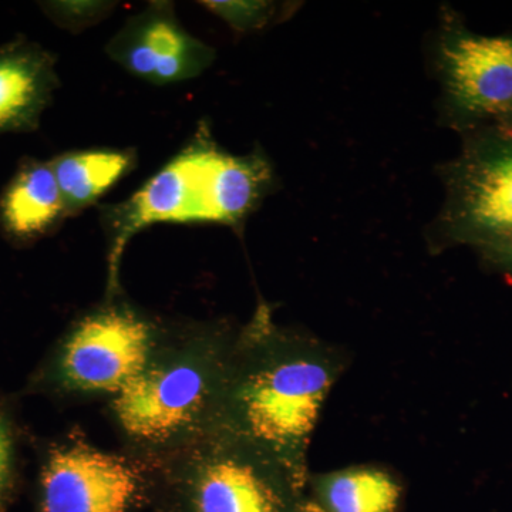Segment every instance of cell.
Masks as SVG:
<instances>
[{
    "label": "cell",
    "instance_id": "16",
    "mask_svg": "<svg viewBox=\"0 0 512 512\" xmlns=\"http://www.w3.org/2000/svg\"><path fill=\"white\" fill-rule=\"evenodd\" d=\"M50 5L53 16L70 29L93 25L114 8L111 2H55Z\"/></svg>",
    "mask_w": 512,
    "mask_h": 512
},
{
    "label": "cell",
    "instance_id": "5",
    "mask_svg": "<svg viewBox=\"0 0 512 512\" xmlns=\"http://www.w3.org/2000/svg\"><path fill=\"white\" fill-rule=\"evenodd\" d=\"M150 500L144 458L94 446L80 433L47 448L36 512H131Z\"/></svg>",
    "mask_w": 512,
    "mask_h": 512
},
{
    "label": "cell",
    "instance_id": "3",
    "mask_svg": "<svg viewBox=\"0 0 512 512\" xmlns=\"http://www.w3.org/2000/svg\"><path fill=\"white\" fill-rule=\"evenodd\" d=\"M144 460L150 500L163 512H299L306 498L275 458L228 434Z\"/></svg>",
    "mask_w": 512,
    "mask_h": 512
},
{
    "label": "cell",
    "instance_id": "13",
    "mask_svg": "<svg viewBox=\"0 0 512 512\" xmlns=\"http://www.w3.org/2000/svg\"><path fill=\"white\" fill-rule=\"evenodd\" d=\"M134 154L123 150L73 151L52 161L67 212L94 204L134 167Z\"/></svg>",
    "mask_w": 512,
    "mask_h": 512
},
{
    "label": "cell",
    "instance_id": "19",
    "mask_svg": "<svg viewBox=\"0 0 512 512\" xmlns=\"http://www.w3.org/2000/svg\"><path fill=\"white\" fill-rule=\"evenodd\" d=\"M299 512H322L319 510L318 507H316L315 504L312 503L311 500H309L308 495H306L305 501H303L301 511Z\"/></svg>",
    "mask_w": 512,
    "mask_h": 512
},
{
    "label": "cell",
    "instance_id": "14",
    "mask_svg": "<svg viewBox=\"0 0 512 512\" xmlns=\"http://www.w3.org/2000/svg\"><path fill=\"white\" fill-rule=\"evenodd\" d=\"M202 5L239 30L259 28L271 12V6L265 2H204Z\"/></svg>",
    "mask_w": 512,
    "mask_h": 512
},
{
    "label": "cell",
    "instance_id": "11",
    "mask_svg": "<svg viewBox=\"0 0 512 512\" xmlns=\"http://www.w3.org/2000/svg\"><path fill=\"white\" fill-rule=\"evenodd\" d=\"M322 512H397L403 484L386 467L360 464L309 474L306 491Z\"/></svg>",
    "mask_w": 512,
    "mask_h": 512
},
{
    "label": "cell",
    "instance_id": "10",
    "mask_svg": "<svg viewBox=\"0 0 512 512\" xmlns=\"http://www.w3.org/2000/svg\"><path fill=\"white\" fill-rule=\"evenodd\" d=\"M57 84L52 57L32 45L0 52V133L32 130Z\"/></svg>",
    "mask_w": 512,
    "mask_h": 512
},
{
    "label": "cell",
    "instance_id": "15",
    "mask_svg": "<svg viewBox=\"0 0 512 512\" xmlns=\"http://www.w3.org/2000/svg\"><path fill=\"white\" fill-rule=\"evenodd\" d=\"M16 480V446L12 424L0 409V512H6Z\"/></svg>",
    "mask_w": 512,
    "mask_h": 512
},
{
    "label": "cell",
    "instance_id": "2",
    "mask_svg": "<svg viewBox=\"0 0 512 512\" xmlns=\"http://www.w3.org/2000/svg\"><path fill=\"white\" fill-rule=\"evenodd\" d=\"M237 330L218 320L163 323L140 375L107 402L124 450L157 457L210 436Z\"/></svg>",
    "mask_w": 512,
    "mask_h": 512
},
{
    "label": "cell",
    "instance_id": "6",
    "mask_svg": "<svg viewBox=\"0 0 512 512\" xmlns=\"http://www.w3.org/2000/svg\"><path fill=\"white\" fill-rule=\"evenodd\" d=\"M218 147L197 138L123 204L107 211L110 235L107 298L120 293L119 266L128 241L141 229L163 222H212L211 171Z\"/></svg>",
    "mask_w": 512,
    "mask_h": 512
},
{
    "label": "cell",
    "instance_id": "18",
    "mask_svg": "<svg viewBox=\"0 0 512 512\" xmlns=\"http://www.w3.org/2000/svg\"><path fill=\"white\" fill-rule=\"evenodd\" d=\"M498 252V254L505 256V258L511 259L512 261V238L507 241L501 242V244L491 247Z\"/></svg>",
    "mask_w": 512,
    "mask_h": 512
},
{
    "label": "cell",
    "instance_id": "8",
    "mask_svg": "<svg viewBox=\"0 0 512 512\" xmlns=\"http://www.w3.org/2000/svg\"><path fill=\"white\" fill-rule=\"evenodd\" d=\"M440 66L448 101L461 116L501 121L512 110V37L451 30Z\"/></svg>",
    "mask_w": 512,
    "mask_h": 512
},
{
    "label": "cell",
    "instance_id": "17",
    "mask_svg": "<svg viewBox=\"0 0 512 512\" xmlns=\"http://www.w3.org/2000/svg\"><path fill=\"white\" fill-rule=\"evenodd\" d=\"M498 137L503 138V140L512 141V110L500 121Z\"/></svg>",
    "mask_w": 512,
    "mask_h": 512
},
{
    "label": "cell",
    "instance_id": "9",
    "mask_svg": "<svg viewBox=\"0 0 512 512\" xmlns=\"http://www.w3.org/2000/svg\"><path fill=\"white\" fill-rule=\"evenodd\" d=\"M107 53L128 73L154 84L184 82L214 62V49L195 39L175 19L168 3H153L128 20Z\"/></svg>",
    "mask_w": 512,
    "mask_h": 512
},
{
    "label": "cell",
    "instance_id": "4",
    "mask_svg": "<svg viewBox=\"0 0 512 512\" xmlns=\"http://www.w3.org/2000/svg\"><path fill=\"white\" fill-rule=\"evenodd\" d=\"M163 323L110 296L70 325L35 384L60 399L109 402L140 375Z\"/></svg>",
    "mask_w": 512,
    "mask_h": 512
},
{
    "label": "cell",
    "instance_id": "7",
    "mask_svg": "<svg viewBox=\"0 0 512 512\" xmlns=\"http://www.w3.org/2000/svg\"><path fill=\"white\" fill-rule=\"evenodd\" d=\"M446 224L457 239L490 248L512 238V141H480L454 165Z\"/></svg>",
    "mask_w": 512,
    "mask_h": 512
},
{
    "label": "cell",
    "instance_id": "1",
    "mask_svg": "<svg viewBox=\"0 0 512 512\" xmlns=\"http://www.w3.org/2000/svg\"><path fill=\"white\" fill-rule=\"evenodd\" d=\"M346 367L345 350L261 303L235 335L212 433L259 448L306 487L313 431Z\"/></svg>",
    "mask_w": 512,
    "mask_h": 512
},
{
    "label": "cell",
    "instance_id": "12",
    "mask_svg": "<svg viewBox=\"0 0 512 512\" xmlns=\"http://www.w3.org/2000/svg\"><path fill=\"white\" fill-rule=\"evenodd\" d=\"M52 165H23L0 200V221L9 235L35 239L47 234L66 214Z\"/></svg>",
    "mask_w": 512,
    "mask_h": 512
}]
</instances>
